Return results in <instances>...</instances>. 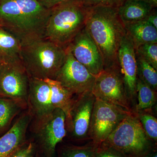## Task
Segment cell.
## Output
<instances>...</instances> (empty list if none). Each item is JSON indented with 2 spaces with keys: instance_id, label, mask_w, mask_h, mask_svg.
<instances>
[{
  "instance_id": "obj_1",
  "label": "cell",
  "mask_w": 157,
  "mask_h": 157,
  "mask_svg": "<svg viewBox=\"0 0 157 157\" xmlns=\"http://www.w3.org/2000/svg\"><path fill=\"white\" fill-rule=\"evenodd\" d=\"M49 14L38 0H0V26L21 45L44 38Z\"/></svg>"
},
{
  "instance_id": "obj_2",
  "label": "cell",
  "mask_w": 157,
  "mask_h": 157,
  "mask_svg": "<svg viewBox=\"0 0 157 157\" xmlns=\"http://www.w3.org/2000/svg\"><path fill=\"white\" fill-rule=\"evenodd\" d=\"M85 28L98 47L104 68L119 67L118 53L126 31L117 8H89Z\"/></svg>"
},
{
  "instance_id": "obj_3",
  "label": "cell",
  "mask_w": 157,
  "mask_h": 157,
  "mask_svg": "<svg viewBox=\"0 0 157 157\" xmlns=\"http://www.w3.org/2000/svg\"><path fill=\"white\" fill-rule=\"evenodd\" d=\"M66 55V49L45 38L21 45V62L31 78L55 80Z\"/></svg>"
},
{
  "instance_id": "obj_4",
  "label": "cell",
  "mask_w": 157,
  "mask_h": 157,
  "mask_svg": "<svg viewBox=\"0 0 157 157\" xmlns=\"http://www.w3.org/2000/svg\"><path fill=\"white\" fill-rule=\"evenodd\" d=\"M89 8L70 0L51 9L44 38L66 49L84 28Z\"/></svg>"
},
{
  "instance_id": "obj_5",
  "label": "cell",
  "mask_w": 157,
  "mask_h": 157,
  "mask_svg": "<svg viewBox=\"0 0 157 157\" xmlns=\"http://www.w3.org/2000/svg\"><path fill=\"white\" fill-rule=\"evenodd\" d=\"M128 157H141L151 151L150 139L135 113L126 116L103 142ZM102 144V143H101Z\"/></svg>"
},
{
  "instance_id": "obj_6",
  "label": "cell",
  "mask_w": 157,
  "mask_h": 157,
  "mask_svg": "<svg viewBox=\"0 0 157 157\" xmlns=\"http://www.w3.org/2000/svg\"><path fill=\"white\" fill-rule=\"evenodd\" d=\"M91 91L96 98L133 112L118 66L104 68L96 76Z\"/></svg>"
},
{
  "instance_id": "obj_7",
  "label": "cell",
  "mask_w": 157,
  "mask_h": 157,
  "mask_svg": "<svg viewBox=\"0 0 157 157\" xmlns=\"http://www.w3.org/2000/svg\"><path fill=\"white\" fill-rule=\"evenodd\" d=\"M130 113H132L96 98L89 135L94 143L100 145L106 140L126 116Z\"/></svg>"
},
{
  "instance_id": "obj_8",
  "label": "cell",
  "mask_w": 157,
  "mask_h": 157,
  "mask_svg": "<svg viewBox=\"0 0 157 157\" xmlns=\"http://www.w3.org/2000/svg\"><path fill=\"white\" fill-rule=\"evenodd\" d=\"M36 137L46 157H54L57 144L66 135V116L59 108L45 117L37 120Z\"/></svg>"
},
{
  "instance_id": "obj_9",
  "label": "cell",
  "mask_w": 157,
  "mask_h": 157,
  "mask_svg": "<svg viewBox=\"0 0 157 157\" xmlns=\"http://www.w3.org/2000/svg\"><path fill=\"white\" fill-rule=\"evenodd\" d=\"M29 76L22 62L3 63L0 71V96L27 103Z\"/></svg>"
},
{
  "instance_id": "obj_10",
  "label": "cell",
  "mask_w": 157,
  "mask_h": 157,
  "mask_svg": "<svg viewBox=\"0 0 157 157\" xmlns=\"http://www.w3.org/2000/svg\"><path fill=\"white\" fill-rule=\"evenodd\" d=\"M67 55L55 80L74 94L91 91L95 76L73 56L66 48Z\"/></svg>"
},
{
  "instance_id": "obj_11",
  "label": "cell",
  "mask_w": 157,
  "mask_h": 157,
  "mask_svg": "<svg viewBox=\"0 0 157 157\" xmlns=\"http://www.w3.org/2000/svg\"><path fill=\"white\" fill-rule=\"evenodd\" d=\"M67 48L76 60L87 68L94 76H97L104 70V62L101 54L85 27Z\"/></svg>"
},
{
  "instance_id": "obj_12",
  "label": "cell",
  "mask_w": 157,
  "mask_h": 157,
  "mask_svg": "<svg viewBox=\"0 0 157 157\" xmlns=\"http://www.w3.org/2000/svg\"><path fill=\"white\" fill-rule=\"evenodd\" d=\"M118 63L125 89L129 101L137 96V59L134 44L126 33L118 53Z\"/></svg>"
},
{
  "instance_id": "obj_13",
  "label": "cell",
  "mask_w": 157,
  "mask_h": 157,
  "mask_svg": "<svg viewBox=\"0 0 157 157\" xmlns=\"http://www.w3.org/2000/svg\"><path fill=\"white\" fill-rule=\"evenodd\" d=\"M70 112L69 125L75 138L83 139L89 135L90 123L96 98L91 91L78 95Z\"/></svg>"
},
{
  "instance_id": "obj_14",
  "label": "cell",
  "mask_w": 157,
  "mask_h": 157,
  "mask_svg": "<svg viewBox=\"0 0 157 157\" xmlns=\"http://www.w3.org/2000/svg\"><path fill=\"white\" fill-rule=\"evenodd\" d=\"M27 103L29 112L36 120L45 117L55 109L51 101V90L44 79L29 77Z\"/></svg>"
},
{
  "instance_id": "obj_15",
  "label": "cell",
  "mask_w": 157,
  "mask_h": 157,
  "mask_svg": "<svg viewBox=\"0 0 157 157\" xmlns=\"http://www.w3.org/2000/svg\"><path fill=\"white\" fill-rule=\"evenodd\" d=\"M29 111L21 116L10 130L0 137V157H9L23 145L32 119Z\"/></svg>"
},
{
  "instance_id": "obj_16",
  "label": "cell",
  "mask_w": 157,
  "mask_h": 157,
  "mask_svg": "<svg viewBox=\"0 0 157 157\" xmlns=\"http://www.w3.org/2000/svg\"><path fill=\"white\" fill-rule=\"evenodd\" d=\"M124 25L135 48L144 43L157 42V29L145 20Z\"/></svg>"
},
{
  "instance_id": "obj_17",
  "label": "cell",
  "mask_w": 157,
  "mask_h": 157,
  "mask_svg": "<svg viewBox=\"0 0 157 157\" xmlns=\"http://www.w3.org/2000/svg\"><path fill=\"white\" fill-rule=\"evenodd\" d=\"M48 83L51 90V101L55 108H59L64 113L68 124L70 121V112L75 99L74 94L67 88L64 87L56 80L44 79Z\"/></svg>"
},
{
  "instance_id": "obj_18",
  "label": "cell",
  "mask_w": 157,
  "mask_h": 157,
  "mask_svg": "<svg viewBox=\"0 0 157 157\" xmlns=\"http://www.w3.org/2000/svg\"><path fill=\"white\" fill-rule=\"evenodd\" d=\"M154 8L142 0H125L117 9L118 13L123 24L144 20Z\"/></svg>"
},
{
  "instance_id": "obj_19",
  "label": "cell",
  "mask_w": 157,
  "mask_h": 157,
  "mask_svg": "<svg viewBox=\"0 0 157 157\" xmlns=\"http://www.w3.org/2000/svg\"><path fill=\"white\" fill-rule=\"evenodd\" d=\"M0 60L3 63L21 62L20 42L14 35L1 26Z\"/></svg>"
},
{
  "instance_id": "obj_20",
  "label": "cell",
  "mask_w": 157,
  "mask_h": 157,
  "mask_svg": "<svg viewBox=\"0 0 157 157\" xmlns=\"http://www.w3.org/2000/svg\"><path fill=\"white\" fill-rule=\"evenodd\" d=\"M23 104L20 101L0 96V132L10 124L21 110Z\"/></svg>"
},
{
  "instance_id": "obj_21",
  "label": "cell",
  "mask_w": 157,
  "mask_h": 157,
  "mask_svg": "<svg viewBox=\"0 0 157 157\" xmlns=\"http://www.w3.org/2000/svg\"><path fill=\"white\" fill-rule=\"evenodd\" d=\"M136 92L138 99L136 106L137 112L147 110L154 106L156 102V91L138 78Z\"/></svg>"
},
{
  "instance_id": "obj_22",
  "label": "cell",
  "mask_w": 157,
  "mask_h": 157,
  "mask_svg": "<svg viewBox=\"0 0 157 157\" xmlns=\"http://www.w3.org/2000/svg\"><path fill=\"white\" fill-rule=\"evenodd\" d=\"M136 56L137 63V78L156 91L157 70L136 53Z\"/></svg>"
},
{
  "instance_id": "obj_23",
  "label": "cell",
  "mask_w": 157,
  "mask_h": 157,
  "mask_svg": "<svg viewBox=\"0 0 157 157\" xmlns=\"http://www.w3.org/2000/svg\"><path fill=\"white\" fill-rule=\"evenodd\" d=\"M137 117L150 140H157V119L147 110L137 112Z\"/></svg>"
},
{
  "instance_id": "obj_24",
  "label": "cell",
  "mask_w": 157,
  "mask_h": 157,
  "mask_svg": "<svg viewBox=\"0 0 157 157\" xmlns=\"http://www.w3.org/2000/svg\"><path fill=\"white\" fill-rule=\"evenodd\" d=\"M135 49L137 54L157 70V42L144 43Z\"/></svg>"
},
{
  "instance_id": "obj_25",
  "label": "cell",
  "mask_w": 157,
  "mask_h": 157,
  "mask_svg": "<svg viewBox=\"0 0 157 157\" xmlns=\"http://www.w3.org/2000/svg\"><path fill=\"white\" fill-rule=\"evenodd\" d=\"M98 144L73 146L64 150L61 157H94Z\"/></svg>"
},
{
  "instance_id": "obj_26",
  "label": "cell",
  "mask_w": 157,
  "mask_h": 157,
  "mask_svg": "<svg viewBox=\"0 0 157 157\" xmlns=\"http://www.w3.org/2000/svg\"><path fill=\"white\" fill-rule=\"evenodd\" d=\"M97 147L94 157H128L117 150L104 143Z\"/></svg>"
},
{
  "instance_id": "obj_27",
  "label": "cell",
  "mask_w": 157,
  "mask_h": 157,
  "mask_svg": "<svg viewBox=\"0 0 157 157\" xmlns=\"http://www.w3.org/2000/svg\"><path fill=\"white\" fill-rule=\"evenodd\" d=\"M88 8L104 6L118 8L125 0H79Z\"/></svg>"
},
{
  "instance_id": "obj_28",
  "label": "cell",
  "mask_w": 157,
  "mask_h": 157,
  "mask_svg": "<svg viewBox=\"0 0 157 157\" xmlns=\"http://www.w3.org/2000/svg\"><path fill=\"white\" fill-rule=\"evenodd\" d=\"M35 151L33 143L24 144L9 157H34Z\"/></svg>"
},
{
  "instance_id": "obj_29",
  "label": "cell",
  "mask_w": 157,
  "mask_h": 157,
  "mask_svg": "<svg viewBox=\"0 0 157 157\" xmlns=\"http://www.w3.org/2000/svg\"><path fill=\"white\" fill-rule=\"evenodd\" d=\"M39 3L46 9H51L56 6L67 2L70 0H38Z\"/></svg>"
},
{
  "instance_id": "obj_30",
  "label": "cell",
  "mask_w": 157,
  "mask_h": 157,
  "mask_svg": "<svg viewBox=\"0 0 157 157\" xmlns=\"http://www.w3.org/2000/svg\"><path fill=\"white\" fill-rule=\"evenodd\" d=\"M146 21L153 25L157 29V12L156 9H153L152 11L147 15L145 19Z\"/></svg>"
},
{
  "instance_id": "obj_31",
  "label": "cell",
  "mask_w": 157,
  "mask_h": 157,
  "mask_svg": "<svg viewBox=\"0 0 157 157\" xmlns=\"http://www.w3.org/2000/svg\"><path fill=\"white\" fill-rule=\"evenodd\" d=\"M141 157H157V151H151Z\"/></svg>"
},
{
  "instance_id": "obj_32",
  "label": "cell",
  "mask_w": 157,
  "mask_h": 157,
  "mask_svg": "<svg viewBox=\"0 0 157 157\" xmlns=\"http://www.w3.org/2000/svg\"><path fill=\"white\" fill-rule=\"evenodd\" d=\"M144 2H146L148 4H150L154 8H156L157 7V0H142Z\"/></svg>"
},
{
  "instance_id": "obj_33",
  "label": "cell",
  "mask_w": 157,
  "mask_h": 157,
  "mask_svg": "<svg viewBox=\"0 0 157 157\" xmlns=\"http://www.w3.org/2000/svg\"><path fill=\"white\" fill-rule=\"evenodd\" d=\"M3 62L0 60V71H1V68H2V65Z\"/></svg>"
}]
</instances>
